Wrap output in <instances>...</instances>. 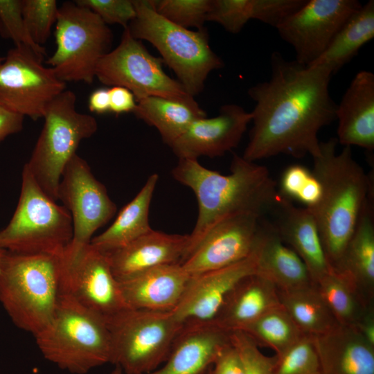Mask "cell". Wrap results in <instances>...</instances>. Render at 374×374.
Here are the masks:
<instances>
[{"label": "cell", "mask_w": 374, "mask_h": 374, "mask_svg": "<svg viewBox=\"0 0 374 374\" xmlns=\"http://www.w3.org/2000/svg\"><path fill=\"white\" fill-rule=\"evenodd\" d=\"M270 66L269 78L248 90L256 105L242 157L253 162L278 154L317 157L319 132L336 120L337 103L329 91L331 70L287 60L278 51L271 53Z\"/></svg>", "instance_id": "6da1fadb"}, {"label": "cell", "mask_w": 374, "mask_h": 374, "mask_svg": "<svg viewBox=\"0 0 374 374\" xmlns=\"http://www.w3.org/2000/svg\"><path fill=\"white\" fill-rule=\"evenodd\" d=\"M230 170L222 175L191 159H179L172 169L173 178L193 190L198 206L186 258L219 221L246 213L262 217L271 211L278 193L265 166L234 154Z\"/></svg>", "instance_id": "7a4b0ae2"}, {"label": "cell", "mask_w": 374, "mask_h": 374, "mask_svg": "<svg viewBox=\"0 0 374 374\" xmlns=\"http://www.w3.org/2000/svg\"><path fill=\"white\" fill-rule=\"evenodd\" d=\"M337 138L320 141L312 172L321 186L318 204L308 208L317 222L327 259L336 269L371 191V177L356 161L351 147L339 153Z\"/></svg>", "instance_id": "3957f363"}, {"label": "cell", "mask_w": 374, "mask_h": 374, "mask_svg": "<svg viewBox=\"0 0 374 374\" xmlns=\"http://www.w3.org/2000/svg\"><path fill=\"white\" fill-rule=\"evenodd\" d=\"M62 256L6 251L0 303L12 322L33 336L51 321L62 294Z\"/></svg>", "instance_id": "277c9868"}, {"label": "cell", "mask_w": 374, "mask_h": 374, "mask_svg": "<svg viewBox=\"0 0 374 374\" xmlns=\"http://www.w3.org/2000/svg\"><path fill=\"white\" fill-rule=\"evenodd\" d=\"M34 337L46 359L73 374H86L112 361L106 319L64 292L51 321Z\"/></svg>", "instance_id": "5b68a950"}, {"label": "cell", "mask_w": 374, "mask_h": 374, "mask_svg": "<svg viewBox=\"0 0 374 374\" xmlns=\"http://www.w3.org/2000/svg\"><path fill=\"white\" fill-rule=\"evenodd\" d=\"M133 3L136 17L127 27L130 33L138 40L152 44L194 98L203 91L208 75L224 66L211 48L206 29L192 30L171 23L156 12L153 0H133Z\"/></svg>", "instance_id": "8992f818"}, {"label": "cell", "mask_w": 374, "mask_h": 374, "mask_svg": "<svg viewBox=\"0 0 374 374\" xmlns=\"http://www.w3.org/2000/svg\"><path fill=\"white\" fill-rule=\"evenodd\" d=\"M72 237L69 211L42 190L24 165L16 209L0 230V248L19 253L63 256Z\"/></svg>", "instance_id": "52a82bcc"}, {"label": "cell", "mask_w": 374, "mask_h": 374, "mask_svg": "<svg viewBox=\"0 0 374 374\" xmlns=\"http://www.w3.org/2000/svg\"><path fill=\"white\" fill-rule=\"evenodd\" d=\"M44 123L30 157L24 165L42 190L57 201L62 172L84 139L98 130L96 119L76 109V96L65 89L47 106Z\"/></svg>", "instance_id": "ba28073f"}, {"label": "cell", "mask_w": 374, "mask_h": 374, "mask_svg": "<svg viewBox=\"0 0 374 374\" xmlns=\"http://www.w3.org/2000/svg\"><path fill=\"white\" fill-rule=\"evenodd\" d=\"M112 344L111 364L124 374H145L167 359L184 323L172 312L128 308L106 319Z\"/></svg>", "instance_id": "9c48e42d"}, {"label": "cell", "mask_w": 374, "mask_h": 374, "mask_svg": "<svg viewBox=\"0 0 374 374\" xmlns=\"http://www.w3.org/2000/svg\"><path fill=\"white\" fill-rule=\"evenodd\" d=\"M56 48L46 63L62 81L91 84L99 60L108 52L113 35L92 10L75 1L59 7L55 31Z\"/></svg>", "instance_id": "30bf717a"}, {"label": "cell", "mask_w": 374, "mask_h": 374, "mask_svg": "<svg viewBox=\"0 0 374 374\" xmlns=\"http://www.w3.org/2000/svg\"><path fill=\"white\" fill-rule=\"evenodd\" d=\"M163 64L126 28L119 44L99 60L96 78L105 85L129 89L136 102L150 96L195 101L177 80L165 73Z\"/></svg>", "instance_id": "8fae6325"}, {"label": "cell", "mask_w": 374, "mask_h": 374, "mask_svg": "<svg viewBox=\"0 0 374 374\" xmlns=\"http://www.w3.org/2000/svg\"><path fill=\"white\" fill-rule=\"evenodd\" d=\"M43 55L30 47L10 48L0 64V106L34 121L43 118L47 106L66 89Z\"/></svg>", "instance_id": "7c38bea8"}, {"label": "cell", "mask_w": 374, "mask_h": 374, "mask_svg": "<svg viewBox=\"0 0 374 374\" xmlns=\"http://www.w3.org/2000/svg\"><path fill=\"white\" fill-rule=\"evenodd\" d=\"M57 199L72 218L73 237L63 255L65 258L73 257L90 244L93 233L106 224L117 210L105 186L95 177L88 163L77 154L62 172Z\"/></svg>", "instance_id": "4fadbf2b"}, {"label": "cell", "mask_w": 374, "mask_h": 374, "mask_svg": "<svg viewBox=\"0 0 374 374\" xmlns=\"http://www.w3.org/2000/svg\"><path fill=\"white\" fill-rule=\"evenodd\" d=\"M362 6L357 0H307L276 29L280 38L294 48L295 60L309 66Z\"/></svg>", "instance_id": "5bb4252c"}, {"label": "cell", "mask_w": 374, "mask_h": 374, "mask_svg": "<svg viewBox=\"0 0 374 374\" xmlns=\"http://www.w3.org/2000/svg\"><path fill=\"white\" fill-rule=\"evenodd\" d=\"M62 260V292L106 319L129 308L105 253L90 244Z\"/></svg>", "instance_id": "9a60e30c"}, {"label": "cell", "mask_w": 374, "mask_h": 374, "mask_svg": "<svg viewBox=\"0 0 374 374\" xmlns=\"http://www.w3.org/2000/svg\"><path fill=\"white\" fill-rule=\"evenodd\" d=\"M261 216L239 213L214 224L181 264L190 276L215 270L247 258L254 250Z\"/></svg>", "instance_id": "2e32d148"}, {"label": "cell", "mask_w": 374, "mask_h": 374, "mask_svg": "<svg viewBox=\"0 0 374 374\" xmlns=\"http://www.w3.org/2000/svg\"><path fill=\"white\" fill-rule=\"evenodd\" d=\"M256 246L242 260L191 276L179 304L172 312L173 315L182 323L212 321L235 287L242 279L256 274Z\"/></svg>", "instance_id": "e0dca14e"}, {"label": "cell", "mask_w": 374, "mask_h": 374, "mask_svg": "<svg viewBox=\"0 0 374 374\" xmlns=\"http://www.w3.org/2000/svg\"><path fill=\"white\" fill-rule=\"evenodd\" d=\"M251 119L242 107L224 105L217 116L196 119L169 147L179 159L222 156L238 145Z\"/></svg>", "instance_id": "ac0fdd59"}, {"label": "cell", "mask_w": 374, "mask_h": 374, "mask_svg": "<svg viewBox=\"0 0 374 374\" xmlns=\"http://www.w3.org/2000/svg\"><path fill=\"white\" fill-rule=\"evenodd\" d=\"M229 344V331L212 321L184 323L163 365L145 374H207Z\"/></svg>", "instance_id": "d6986e66"}, {"label": "cell", "mask_w": 374, "mask_h": 374, "mask_svg": "<svg viewBox=\"0 0 374 374\" xmlns=\"http://www.w3.org/2000/svg\"><path fill=\"white\" fill-rule=\"evenodd\" d=\"M270 212L274 214L275 220L271 224L275 231L304 262L314 285L332 267L313 214L308 208L296 206L279 193Z\"/></svg>", "instance_id": "ffe728a7"}, {"label": "cell", "mask_w": 374, "mask_h": 374, "mask_svg": "<svg viewBox=\"0 0 374 374\" xmlns=\"http://www.w3.org/2000/svg\"><path fill=\"white\" fill-rule=\"evenodd\" d=\"M189 246V235L152 230L128 244L105 253L115 278L123 282L150 269L181 264Z\"/></svg>", "instance_id": "44dd1931"}, {"label": "cell", "mask_w": 374, "mask_h": 374, "mask_svg": "<svg viewBox=\"0 0 374 374\" xmlns=\"http://www.w3.org/2000/svg\"><path fill=\"white\" fill-rule=\"evenodd\" d=\"M181 264L158 266L119 282L129 308L172 312L190 279Z\"/></svg>", "instance_id": "7402d4cb"}, {"label": "cell", "mask_w": 374, "mask_h": 374, "mask_svg": "<svg viewBox=\"0 0 374 374\" xmlns=\"http://www.w3.org/2000/svg\"><path fill=\"white\" fill-rule=\"evenodd\" d=\"M338 143L374 149V73L362 70L353 78L337 104Z\"/></svg>", "instance_id": "603a6c76"}, {"label": "cell", "mask_w": 374, "mask_h": 374, "mask_svg": "<svg viewBox=\"0 0 374 374\" xmlns=\"http://www.w3.org/2000/svg\"><path fill=\"white\" fill-rule=\"evenodd\" d=\"M321 374H374V346L352 326L312 336Z\"/></svg>", "instance_id": "cb8c5ba5"}, {"label": "cell", "mask_w": 374, "mask_h": 374, "mask_svg": "<svg viewBox=\"0 0 374 374\" xmlns=\"http://www.w3.org/2000/svg\"><path fill=\"white\" fill-rule=\"evenodd\" d=\"M256 274L273 283L278 291H289L313 285L302 259L286 245L271 222L262 221L256 244Z\"/></svg>", "instance_id": "d4e9b609"}, {"label": "cell", "mask_w": 374, "mask_h": 374, "mask_svg": "<svg viewBox=\"0 0 374 374\" xmlns=\"http://www.w3.org/2000/svg\"><path fill=\"white\" fill-rule=\"evenodd\" d=\"M280 304L276 287L253 274L235 287L212 322L227 331L240 330Z\"/></svg>", "instance_id": "484cf974"}, {"label": "cell", "mask_w": 374, "mask_h": 374, "mask_svg": "<svg viewBox=\"0 0 374 374\" xmlns=\"http://www.w3.org/2000/svg\"><path fill=\"white\" fill-rule=\"evenodd\" d=\"M373 194L365 204L335 269L353 285L368 304L374 290V213Z\"/></svg>", "instance_id": "4316f807"}, {"label": "cell", "mask_w": 374, "mask_h": 374, "mask_svg": "<svg viewBox=\"0 0 374 374\" xmlns=\"http://www.w3.org/2000/svg\"><path fill=\"white\" fill-rule=\"evenodd\" d=\"M307 0H212L206 21L220 24L227 32L238 33L251 19L275 28L301 8Z\"/></svg>", "instance_id": "83f0119b"}, {"label": "cell", "mask_w": 374, "mask_h": 374, "mask_svg": "<svg viewBox=\"0 0 374 374\" xmlns=\"http://www.w3.org/2000/svg\"><path fill=\"white\" fill-rule=\"evenodd\" d=\"M158 179L157 174H152L137 195L120 211L114 222L104 232L93 237L91 245L107 253L152 231L150 206Z\"/></svg>", "instance_id": "f1b7e54d"}, {"label": "cell", "mask_w": 374, "mask_h": 374, "mask_svg": "<svg viewBox=\"0 0 374 374\" xmlns=\"http://www.w3.org/2000/svg\"><path fill=\"white\" fill-rule=\"evenodd\" d=\"M133 113L136 118L155 127L168 146L196 119L206 116L196 100L187 102L159 96L137 101Z\"/></svg>", "instance_id": "f546056e"}, {"label": "cell", "mask_w": 374, "mask_h": 374, "mask_svg": "<svg viewBox=\"0 0 374 374\" xmlns=\"http://www.w3.org/2000/svg\"><path fill=\"white\" fill-rule=\"evenodd\" d=\"M373 37L374 1L370 0L348 18L323 53L309 66L324 65L334 75Z\"/></svg>", "instance_id": "4dcf8cb0"}, {"label": "cell", "mask_w": 374, "mask_h": 374, "mask_svg": "<svg viewBox=\"0 0 374 374\" xmlns=\"http://www.w3.org/2000/svg\"><path fill=\"white\" fill-rule=\"evenodd\" d=\"M282 306L305 334H324L339 325L313 285L289 291H278Z\"/></svg>", "instance_id": "1f68e13d"}, {"label": "cell", "mask_w": 374, "mask_h": 374, "mask_svg": "<svg viewBox=\"0 0 374 374\" xmlns=\"http://www.w3.org/2000/svg\"><path fill=\"white\" fill-rule=\"evenodd\" d=\"M314 286L340 325L354 326L371 306L362 299L352 283L332 268Z\"/></svg>", "instance_id": "d6a6232c"}, {"label": "cell", "mask_w": 374, "mask_h": 374, "mask_svg": "<svg viewBox=\"0 0 374 374\" xmlns=\"http://www.w3.org/2000/svg\"><path fill=\"white\" fill-rule=\"evenodd\" d=\"M240 330L258 346L272 349L275 355L286 351L305 335L281 304Z\"/></svg>", "instance_id": "836d02e7"}, {"label": "cell", "mask_w": 374, "mask_h": 374, "mask_svg": "<svg viewBox=\"0 0 374 374\" xmlns=\"http://www.w3.org/2000/svg\"><path fill=\"white\" fill-rule=\"evenodd\" d=\"M273 374H321L317 353L311 335H305L279 355H274Z\"/></svg>", "instance_id": "e575fe53"}, {"label": "cell", "mask_w": 374, "mask_h": 374, "mask_svg": "<svg viewBox=\"0 0 374 374\" xmlns=\"http://www.w3.org/2000/svg\"><path fill=\"white\" fill-rule=\"evenodd\" d=\"M212 0H153L156 12L184 28H204Z\"/></svg>", "instance_id": "d590c367"}, {"label": "cell", "mask_w": 374, "mask_h": 374, "mask_svg": "<svg viewBox=\"0 0 374 374\" xmlns=\"http://www.w3.org/2000/svg\"><path fill=\"white\" fill-rule=\"evenodd\" d=\"M280 194L312 208L321 198V186L312 170L301 165H292L282 175Z\"/></svg>", "instance_id": "8d00e7d4"}, {"label": "cell", "mask_w": 374, "mask_h": 374, "mask_svg": "<svg viewBox=\"0 0 374 374\" xmlns=\"http://www.w3.org/2000/svg\"><path fill=\"white\" fill-rule=\"evenodd\" d=\"M59 7L55 0H22V15L26 29L39 46L49 38L56 23Z\"/></svg>", "instance_id": "74e56055"}, {"label": "cell", "mask_w": 374, "mask_h": 374, "mask_svg": "<svg viewBox=\"0 0 374 374\" xmlns=\"http://www.w3.org/2000/svg\"><path fill=\"white\" fill-rule=\"evenodd\" d=\"M0 35L12 40L15 46H27L39 55H46L45 48L35 44L28 34L22 15V0H0Z\"/></svg>", "instance_id": "f35d334b"}, {"label": "cell", "mask_w": 374, "mask_h": 374, "mask_svg": "<svg viewBox=\"0 0 374 374\" xmlns=\"http://www.w3.org/2000/svg\"><path fill=\"white\" fill-rule=\"evenodd\" d=\"M229 339L240 357L245 374H273L274 356L265 355L247 334L240 330H231Z\"/></svg>", "instance_id": "ab89813d"}, {"label": "cell", "mask_w": 374, "mask_h": 374, "mask_svg": "<svg viewBox=\"0 0 374 374\" xmlns=\"http://www.w3.org/2000/svg\"><path fill=\"white\" fill-rule=\"evenodd\" d=\"M74 1L92 10L107 25L117 24L126 28L136 17L133 0H76Z\"/></svg>", "instance_id": "60d3db41"}, {"label": "cell", "mask_w": 374, "mask_h": 374, "mask_svg": "<svg viewBox=\"0 0 374 374\" xmlns=\"http://www.w3.org/2000/svg\"><path fill=\"white\" fill-rule=\"evenodd\" d=\"M211 374H245L240 357L231 342L217 357Z\"/></svg>", "instance_id": "b9f144b4"}, {"label": "cell", "mask_w": 374, "mask_h": 374, "mask_svg": "<svg viewBox=\"0 0 374 374\" xmlns=\"http://www.w3.org/2000/svg\"><path fill=\"white\" fill-rule=\"evenodd\" d=\"M109 89V112L115 114L133 112L136 100L134 94L127 89L114 86Z\"/></svg>", "instance_id": "7bdbcfd3"}, {"label": "cell", "mask_w": 374, "mask_h": 374, "mask_svg": "<svg viewBox=\"0 0 374 374\" xmlns=\"http://www.w3.org/2000/svg\"><path fill=\"white\" fill-rule=\"evenodd\" d=\"M24 118L22 115L0 106V143L7 136L22 130Z\"/></svg>", "instance_id": "ee69618b"}, {"label": "cell", "mask_w": 374, "mask_h": 374, "mask_svg": "<svg viewBox=\"0 0 374 374\" xmlns=\"http://www.w3.org/2000/svg\"><path fill=\"white\" fill-rule=\"evenodd\" d=\"M88 106L91 112L98 114L109 112V89L100 88L94 90L89 97Z\"/></svg>", "instance_id": "f6af8a7d"}, {"label": "cell", "mask_w": 374, "mask_h": 374, "mask_svg": "<svg viewBox=\"0 0 374 374\" xmlns=\"http://www.w3.org/2000/svg\"><path fill=\"white\" fill-rule=\"evenodd\" d=\"M354 327L368 343L374 346V315L371 306L365 311Z\"/></svg>", "instance_id": "bcb514c9"}, {"label": "cell", "mask_w": 374, "mask_h": 374, "mask_svg": "<svg viewBox=\"0 0 374 374\" xmlns=\"http://www.w3.org/2000/svg\"><path fill=\"white\" fill-rule=\"evenodd\" d=\"M108 374H124L121 368L115 366L114 368Z\"/></svg>", "instance_id": "7dc6e473"}, {"label": "cell", "mask_w": 374, "mask_h": 374, "mask_svg": "<svg viewBox=\"0 0 374 374\" xmlns=\"http://www.w3.org/2000/svg\"><path fill=\"white\" fill-rule=\"evenodd\" d=\"M5 252H6V250L0 248V264H1V262L2 260V258L3 257Z\"/></svg>", "instance_id": "c3c4849f"}, {"label": "cell", "mask_w": 374, "mask_h": 374, "mask_svg": "<svg viewBox=\"0 0 374 374\" xmlns=\"http://www.w3.org/2000/svg\"><path fill=\"white\" fill-rule=\"evenodd\" d=\"M4 57L0 56V64L3 62Z\"/></svg>", "instance_id": "681fc988"}, {"label": "cell", "mask_w": 374, "mask_h": 374, "mask_svg": "<svg viewBox=\"0 0 374 374\" xmlns=\"http://www.w3.org/2000/svg\"><path fill=\"white\" fill-rule=\"evenodd\" d=\"M212 368V367H211ZM211 369L209 370V371L207 373V374H211Z\"/></svg>", "instance_id": "f907efd6"}]
</instances>
